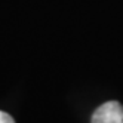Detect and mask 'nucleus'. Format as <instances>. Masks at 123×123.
Instances as JSON below:
<instances>
[{
  "mask_svg": "<svg viewBox=\"0 0 123 123\" xmlns=\"http://www.w3.org/2000/svg\"><path fill=\"white\" fill-rule=\"evenodd\" d=\"M0 123H15L11 114H7L5 111H0Z\"/></svg>",
  "mask_w": 123,
  "mask_h": 123,
  "instance_id": "2",
  "label": "nucleus"
},
{
  "mask_svg": "<svg viewBox=\"0 0 123 123\" xmlns=\"http://www.w3.org/2000/svg\"><path fill=\"white\" fill-rule=\"evenodd\" d=\"M91 123H123V107L117 101H107L92 114Z\"/></svg>",
  "mask_w": 123,
  "mask_h": 123,
  "instance_id": "1",
  "label": "nucleus"
}]
</instances>
